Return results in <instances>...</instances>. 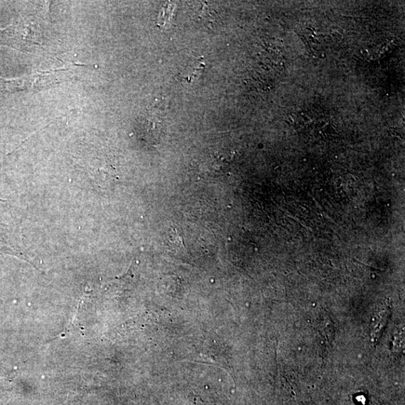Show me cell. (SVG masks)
<instances>
[{
    "label": "cell",
    "mask_w": 405,
    "mask_h": 405,
    "mask_svg": "<svg viewBox=\"0 0 405 405\" xmlns=\"http://www.w3.org/2000/svg\"><path fill=\"white\" fill-rule=\"evenodd\" d=\"M165 118L158 107L150 108L139 121L137 131L140 138L148 144H158L166 132Z\"/></svg>",
    "instance_id": "1"
},
{
    "label": "cell",
    "mask_w": 405,
    "mask_h": 405,
    "mask_svg": "<svg viewBox=\"0 0 405 405\" xmlns=\"http://www.w3.org/2000/svg\"><path fill=\"white\" fill-rule=\"evenodd\" d=\"M7 92L23 90L38 91L55 86L59 83L57 77L50 73H37L17 79H3Z\"/></svg>",
    "instance_id": "2"
},
{
    "label": "cell",
    "mask_w": 405,
    "mask_h": 405,
    "mask_svg": "<svg viewBox=\"0 0 405 405\" xmlns=\"http://www.w3.org/2000/svg\"><path fill=\"white\" fill-rule=\"evenodd\" d=\"M29 24L22 21L11 25L6 29L0 30V43L19 49L27 48L32 44L38 45L35 42Z\"/></svg>",
    "instance_id": "3"
},
{
    "label": "cell",
    "mask_w": 405,
    "mask_h": 405,
    "mask_svg": "<svg viewBox=\"0 0 405 405\" xmlns=\"http://www.w3.org/2000/svg\"><path fill=\"white\" fill-rule=\"evenodd\" d=\"M391 310L389 308H385L377 314V318L374 320L373 326H372V342L375 343L379 340L384 329L390 316Z\"/></svg>",
    "instance_id": "4"
}]
</instances>
